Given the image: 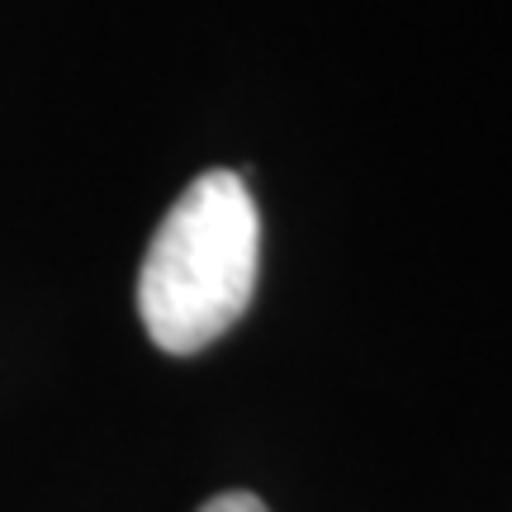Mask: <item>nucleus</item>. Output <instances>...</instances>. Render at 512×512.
I'll use <instances>...</instances> for the list:
<instances>
[{"label":"nucleus","mask_w":512,"mask_h":512,"mask_svg":"<svg viewBox=\"0 0 512 512\" xmlns=\"http://www.w3.org/2000/svg\"><path fill=\"white\" fill-rule=\"evenodd\" d=\"M261 219L238 171H200L166 209L138 271L147 337L195 356L238 323L256 294Z\"/></svg>","instance_id":"1"},{"label":"nucleus","mask_w":512,"mask_h":512,"mask_svg":"<svg viewBox=\"0 0 512 512\" xmlns=\"http://www.w3.org/2000/svg\"><path fill=\"white\" fill-rule=\"evenodd\" d=\"M200 512H271V508H266L256 494H247V489H228V494L209 498Z\"/></svg>","instance_id":"2"}]
</instances>
